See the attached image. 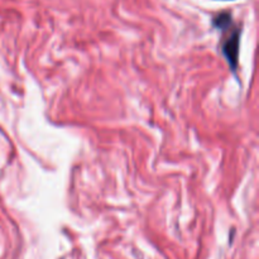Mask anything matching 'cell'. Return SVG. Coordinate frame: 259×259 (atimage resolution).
<instances>
[{"label":"cell","mask_w":259,"mask_h":259,"mask_svg":"<svg viewBox=\"0 0 259 259\" xmlns=\"http://www.w3.org/2000/svg\"><path fill=\"white\" fill-rule=\"evenodd\" d=\"M239 37L240 32L238 29H234L225 42L223 43V52H224L225 57H227L228 62L232 66V70H235L238 65V52H239Z\"/></svg>","instance_id":"cell-1"},{"label":"cell","mask_w":259,"mask_h":259,"mask_svg":"<svg viewBox=\"0 0 259 259\" xmlns=\"http://www.w3.org/2000/svg\"><path fill=\"white\" fill-rule=\"evenodd\" d=\"M214 23L218 28L227 29V28L230 25V23H232V15H230V13H227V12L220 13V14L217 15V18L214 19Z\"/></svg>","instance_id":"cell-2"}]
</instances>
